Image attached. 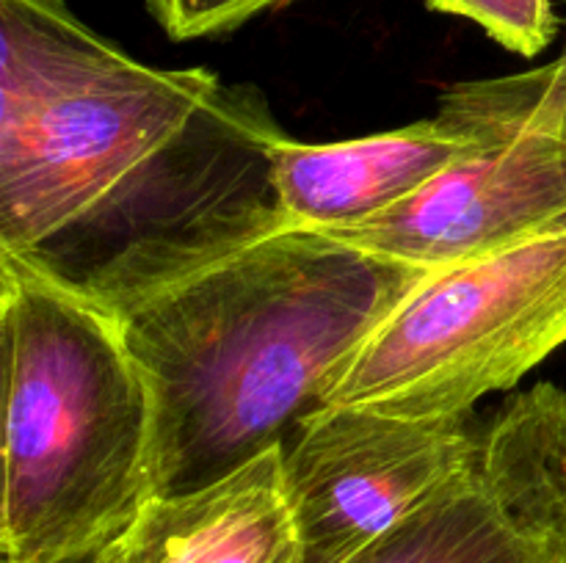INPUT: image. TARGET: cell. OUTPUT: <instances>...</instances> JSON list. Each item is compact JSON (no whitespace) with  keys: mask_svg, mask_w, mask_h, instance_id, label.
Segmentation results:
<instances>
[{"mask_svg":"<svg viewBox=\"0 0 566 563\" xmlns=\"http://www.w3.org/2000/svg\"><path fill=\"white\" fill-rule=\"evenodd\" d=\"M254 86L158 70L66 0H0V252L122 315L287 230Z\"/></svg>","mask_w":566,"mask_h":563,"instance_id":"1","label":"cell"},{"mask_svg":"<svg viewBox=\"0 0 566 563\" xmlns=\"http://www.w3.org/2000/svg\"><path fill=\"white\" fill-rule=\"evenodd\" d=\"M431 270L285 230L119 315L155 403V497L216 484L332 406Z\"/></svg>","mask_w":566,"mask_h":563,"instance_id":"2","label":"cell"},{"mask_svg":"<svg viewBox=\"0 0 566 563\" xmlns=\"http://www.w3.org/2000/svg\"><path fill=\"white\" fill-rule=\"evenodd\" d=\"M566 342V226L431 270L374 331L332 406L396 417L473 412Z\"/></svg>","mask_w":566,"mask_h":563,"instance_id":"4","label":"cell"},{"mask_svg":"<svg viewBox=\"0 0 566 563\" xmlns=\"http://www.w3.org/2000/svg\"><path fill=\"white\" fill-rule=\"evenodd\" d=\"M473 412L396 417L374 408L326 406L282 445V478L302 563H348L446 480L481 445Z\"/></svg>","mask_w":566,"mask_h":563,"instance_id":"6","label":"cell"},{"mask_svg":"<svg viewBox=\"0 0 566 563\" xmlns=\"http://www.w3.org/2000/svg\"><path fill=\"white\" fill-rule=\"evenodd\" d=\"M431 11L479 22L497 44L534 59L558 33L553 0H426Z\"/></svg>","mask_w":566,"mask_h":563,"instance_id":"11","label":"cell"},{"mask_svg":"<svg viewBox=\"0 0 566 563\" xmlns=\"http://www.w3.org/2000/svg\"><path fill=\"white\" fill-rule=\"evenodd\" d=\"M348 563H566V392L514 395L473 461Z\"/></svg>","mask_w":566,"mask_h":563,"instance_id":"5","label":"cell"},{"mask_svg":"<svg viewBox=\"0 0 566 563\" xmlns=\"http://www.w3.org/2000/svg\"><path fill=\"white\" fill-rule=\"evenodd\" d=\"M88 563H92V561H88Z\"/></svg>","mask_w":566,"mask_h":563,"instance_id":"13","label":"cell"},{"mask_svg":"<svg viewBox=\"0 0 566 563\" xmlns=\"http://www.w3.org/2000/svg\"><path fill=\"white\" fill-rule=\"evenodd\" d=\"M285 3L293 0H147L155 20L177 42L235 31L252 17Z\"/></svg>","mask_w":566,"mask_h":563,"instance_id":"12","label":"cell"},{"mask_svg":"<svg viewBox=\"0 0 566 563\" xmlns=\"http://www.w3.org/2000/svg\"><path fill=\"white\" fill-rule=\"evenodd\" d=\"M440 114L479 136L464 158L398 208L318 232L392 263L442 270L566 226V147L551 130L481 108L457 88Z\"/></svg>","mask_w":566,"mask_h":563,"instance_id":"7","label":"cell"},{"mask_svg":"<svg viewBox=\"0 0 566 563\" xmlns=\"http://www.w3.org/2000/svg\"><path fill=\"white\" fill-rule=\"evenodd\" d=\"M464 99L506 116H523L545 127L566 147V42L553 64L495 81L459 83Z\"/></svg>","mask_w":566,"mask_h":563,"instance_id":"10","label":"cell"},{"mask_svg":"<svg viewBox=\"0 0 566 563\" xmlns=\"http://www.w3.org/2000/svg\"><path fill=\"white\" fill-rule=\"evenodd\" d=\"M479 136L446 114L335 144L282 141L274 180L287 230H329L387 213L412 199Z\"/></svg>","mask_w":566,"mask_h":563,"instance_id":"8","label":"cell"},{"mask_svg":"<svg viewBox=\"0 0 566 563\" xmlns=\"http://www.w3.org/2000/svg\"><path fill=\"white\" fill-rule=\"evenodd\" d=\"M92 563H302L282 447L202 489L153 497Z\"/></svg>","mask_w":566,"mask_h":563,"instance_id":"9","label":"cell"},{"mask_svg":"<svg viewBox=\"0 0 566 563\" xmlns=\"http://www.w3.org/2000/svg\"><path fill=\"white\" fill-rule=\"evenodd\" d=\"M3 563H86L155 497V403L119 315L0 252Z\"/></svg>","mask_w":566,"mask_h":563,"instance_id":"3","label":"cell"}]
</instances>
